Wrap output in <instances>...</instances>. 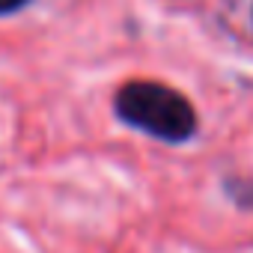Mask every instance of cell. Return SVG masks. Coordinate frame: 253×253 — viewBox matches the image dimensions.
I'll list each match as a JSON object with an SVG mask.
<instances>
[{"mask_svg":"<svg viewBox=\"0 0 253 253\" xmlns=\"http://www.w3.org/2000/svg\"><path fill=\"white\" fill-rule=\"evenodd\" d=\"M116 113L128 125L167 143H185L197 128L191 101L155 81L125 84L116 95Z\"/></svg>","mask_w":253,"mask_h":253,"instance_id":"obj_1","label":"cell"},{"mask_svg":"<svg viewBox=\"0 0 253 253\" xmlns=\"http://www.w3.org/2000/svg\"><path fill=\"white\" fill-rule=\"evenodd\" d=\"M30 0H0V15H9V12H15V9H21V6H27Z\"/></svg>","mask_w":253,"mask_h":253,"instance_id":"obj_2","label":"cell"}]
</instances>
